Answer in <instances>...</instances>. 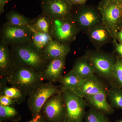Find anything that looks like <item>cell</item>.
<instances>
[{
  "label": "cell",
  "mask_w": 122,
  "mask_h": 122,
  "mask_svg": "<svg viewBox=\"0 0 122 122\" xmlns=\"http://www.w3.org/2000/svg\"><path fill=\"white\" fill-rule=\"evenodd\" d=\"M83 122H110L106 115L91 108L86 112Z\"/></svg>",
  "instance_id": "484cf974"
},
{
  "label": "cell",
  "mask_w": 122,
  "mask_h": 122,
  "mask_svg": "<svg viewBox=\"0 0 122 122\" xmlns=\"http://www.w3.org/2000/svg\"><path fill=\"white\" fill-rule=\"evenodd\" d=\"M16 103L11 98L3 95L0 94V105L7 106H12Z\"/></svg>",
  "instance_id": "83f0119b"
},
{
  "label": "cell",
  "mask_w": 122,
  "mask_h": 122,
  "mask_svg": "<svg viewBox=\"0 0 122 122\" xmlns=\"http://www.w3.org/2000/svg\"><path fill=\"white\" fill-rule=\"evenodd\" d=\"M5 78L7 84L18 88L26 96H29L44 81L41 73L23 66H17Z\"/></svg>",
  "instance_id": "7a4b0ae2"
},
{
  "label": "cell",
  "mask_w": 122,
  "mask_h": 122,
  "mask_svg": "<svg viewBox=\"0 0 122 122\" xmlns=\"http://www.w3.org/2000/svg\"><path fill=\"white\" fill-rule=\"evenodd\" d=\"M115 46L116 52L118 54L119 56L122 58V43H118L117 40L113 41Z\"/></svg>",
  "instance_id": "f546056e"
},
{
  "label": "cell",
  "mask_w": 122,
  "mask_h": 122,
  "mask_svg": "<svg viewBox=\"0 0 122 122\" xmlns=\"http://www.w3.org/2000/svg\"><path fill=\"white\" fill-rule=\"evenodd\" d=\"M65 104V122H83L88 106L85 98L71 90H61Z\"/></svg>",
  "instance_id": "277c9868"
},
{
  "label": "cell",
  "mask_w": 122,
  "mask_h": 122,
  "mask_svg": "<svg viewBox=\"0 0 122 122\" xmlns=\"http://www.w3.org/2000/svg\"><path fill=\"white\" fill-rule=\"evenodd\" d=\"M107 95L110 104L114 108L122 110V89L113 85L107 90Z\"/></svg>",
  "instance_id": "cb8c5ba5"
},
{
  "label": "cell",
  "mask_w": 122,
  "mask_h": 122,
  "mask_svg": "<svg viewBox=\"0 0 122 122\" xmlns=\"http://www.w3.org/2000/svg\"><path fill=\"white\" fill-rule=\"evenodd\" d=\"M27 122H47L41 113L33 116L31 120Z\"/></svg>",
  "instance_id": "f1b7e54d"
},
{
  "label": "cell",
  "mask_w": 122,
  "mask_h": 122,
  "mask_svg": "<svg viewBox=\"0 0 122 122\" xmlns=\"http://www.w3.org/2000/svg\"><path fill=\"white\" fill-rule=\"evenodd\" d=\"M70 51L69 45L53 39L44 49L42 52L47 59L50 61L55 58L66 56Z\"/></svg>",
  "instance_id": "e0dca14e"
},
{
  "label": "cell",
  "mask_w": 122,
  "mask_h": 122,
  "mask_svg": "<svg viewBox=\"0 0 122 122\" xmlns=\"http://www.w3.org/2000/svg\"><path fill=\"white\" fill-rule=\"evenodd\" d=\"M73 20L79 31L85 32L102 22L98 8L91 6H82L73 16Z\"/></svg>",
  "instance_id": "30bf717a"
},
{
  "label": "cell",
  "mask_w": 122,
  "mask_h": 122,
  "mask_svg": "<svg viewBox=\"0 0 122 122\" xmlns=\"http://www.w3.org/2000/svg\"><path fill=\"white\" fill-rule=\"evenodd\" d=\"M1 36V41L10 45L30 41L31 32L28 26H16L7 22L2 26Z\"/></svg>",
  "instance_id": "8fae6325"
},
{
  "label": "cell",
  "mask_w": 122,
  "mask_h": 122,
  "mask_svg": "<svg viewBox=\"0 0 122 122\" xmlns=\"http://www.w3.org/2000/svg\"><path fill=\"white\" fill-rule=\"evenodd\" d=\"M11 0H0V14H2L4 11L5 5Z\"/></svg>",
  "instance_id": "4dcf8cb0"
},
{
  "label": "cell",
  "mask_w": 122,
  "mask_h": 122,
  "mask_svg": "<svg viewBox=\"0 0 122 122\" xmlns=\"http://www.w3.org/2000/svg\"><path fill=\"white\" fill-rule=\"evenodd\" d=\"M72 70L82 79L93 76L95 73L85 55L76 60Z\"/></svg>",
  "instance_id": "d6986e66"
},
{
  "label": "cell",
  "mask_w": 122,
  "mask_h": 122,
  "mask_svg": "<svg viewBox=\"0 0 122 122\" xmlns=\"http://www.w3.org/2000/svg\"><path fill=\"white\" fill-rule=\"evenodd\" d=\"M79 31L73 19L53 20L51 35L54 40L69 45Z\"/></svg>",
  "instance_id": "9c48e42d"
},
{
  "label": "cell",
  "mask_w": 122,
  "mask_h": 122,
  "mask_svg": "<svg viewBox=\"0 0 122 122\" xmlns=\"http://www.w3.org/2000/svg\"><path fill=\"white\" fill-rule=\"evenodd\" d=\"M16 67L9 46L1 41L0 44V76L5 77Z\"/></svg>",
  "instance_id": "9a60e30c"
},
{
  "label": "cell",
  "mask_w": 122,
  "mask_h": 122,
  "mask_svg": "<svg viewBox=\"0 0 122 122\" xmlns=\"http://www.w3.org/2000/svg\"><path fill=\"white\" fill-rule=\"evenodd\" d=\"M85 56L95 73L113 81V71L116 58L113 55L97 50L88 51Z\"/></svg>",
  "instance_id": "5b68a950"
},
{
  "label": "cell",
  "mask_w": 122,
  "mask_h": 122,
  "mask_svg": "<svg viewBox=\"0 0 122 122\" xmlns=\"http://www.w3.org/2000/svg\"><path fill=\"white\" fill-rule=\"evenodd\" d=\"M66 56L61 57L52 59L42 73L44 81L53 83L59 82L65 65Z\"/></svg>",
  "instance_id": "7c38bea8"
},
{
  "label": "cell",
  "mask_w": 122,
  "mask_h": 122,
  "mask_svg": "<svg viewBox=\"0 0 122 122\" xmlns=\"http://www.w3.org/2000/svg\"><path fill=\"white\" fill-rule=\"evenodd\" d=\"M97 8L102 22L113 41L117 40L116 34L122 20V2L117 0H101Z\"/></svg>",
  "instance_id": "3957f363"
},
{
  "label": "cell",
  "mask_w": 122,
  "mask_h": 122,
  "mask_svg": "<svg viewBox=\"0 0 122 122\" xmlns=\"http://www.w3.org/2000/svg\"><path fill=\"white\" fill-rule=\"evenodd\" d=\"M40 113L47 122H62L64 121L66 108L61 89L46 101Z\"/></svg>",
  "instance_id": "52a82bcc"
},
{
  "label": "cell",
  "mask_w": 122,
  "mask_h": 122,
  "mask_svg": "<svg viewBox=\"0 0 122 122\" xmlns=\"http://www.w3.org/2000/svg\"><path fill=\"white\" fill-rule=\"evenodd\" d=\"M122 30V20L121 23H120V25H119V30Z\"/></svg>",
  "instance_id": "836d02e7"
},
{
  "label": "cell",
  "mask_w": 122,
  "mask_h": 122,
  "mask_svg": "<svg viewBox=\"0 0 122 122\" xmlns=\"http://www.w3.org/2000/svg\"><path fill=\"white\" fill-rule=\"evenodd\" d=\"M73 5L69 0H41V2L43 12L53 20L73 19Z\"/></svg>",
  "instance_id": "ba28073f"
},
{
  "label": "cell",
  "mask_w": 122,
  "mask_h": 122,
  "mask_svg": "<svg viewBox=\"0 0 122 122\" xmlns=\"http://www.w3.org/2000/svg\"><path fill=\"white\" fill-rule=\"evenodd\" d=\"M7 22L13 25L28 26L32 20L15 11H11L7 14Z\"/></svg>",
  "instance_id": "d4e9b609"
},
{
  "label": "cell",
  "mask_w": 122,
  "mask_h": 122,
  "mask_svg": "<svg viewBox=\"0 0 122 122\" xmlns=\"http://www.w3.org/2000/svg\"><path fill=\"white\" fill-rule=\"evenodd\" d=\"M21 119V116L12 106H5L0 105V122L9 121L18 122Z\"/></svg>",
  "instance_id": "603a6c76"
},
{
  "label": "cell",
  "mask_w": 122,
  "mask_h": 122,
  "mask_svg": "<svg viewBox=\"0 0 122 122\" xmlns=\"http://www.w3.org/2000/svg\"><path fill=\"white\" fill-rule=\"evenodd\" d=\"M60 87L51 82H42L29 96L27 103L33 116L41 112L44 104L50 98L59 92Z\"/></svg>",
  "instance_id": "8992f818"
},
{
  "label": "cell",
  "mask_w": 122,
  "mask_h": 122,
  "mask_svg": "<svg viewBox=\"0 0 122 122\" xmlns=\"http://www.w3.org/2000/svg\"><path fill=\"white\" fill-rule=\"evenodd\" d=\"M9 46L16 66H25L42 74L50 61L30 41Z\"/></svg>",
  "instance_id": "6da1fadb"
},
{
  "label": "cell",
  "mask_w": 122,
  "mask_h": 122,
  "mask_svg": "<svg viewBox=\"0 0 122 122\" xmlns=\"http://www.w3.org/2000/svg\"><path fill=\"white\" fill-rule=\"evenodd\" d=\"M90 41L97 50L109 43L112 39L111 36L103 22L86 31Z\"/></svg>",
  "instance_id": "4fadbf2b"
},
{
  "label": "cell",
  "mask_w": 122,
  "mask_h": 122,
  "mask_svg": "<svg viewBox=\"0 0 122 122\" xmlns=\"http://www.w3.org/2000/svg\"><path fill=\"white\" fill-rule=\"evenodd\" d=\"M83 79L72 70L62 75L59 81L61 90H71L75 91L81 85Z\"/></svg>",
  "instance_id": "7402d4cb"
},
{
  "label": "cell",
  "mask_w": 122,
  "mask_h": 122,
  "mask_svg": "<svg viewBox=\"0 0 122 122\" xmlns=\"http://www.w3.org/2000/svg\"><path fill=\"white\" fill-rule=\"evenodd\" d=\"M113 82L122 89V58L117 56L113 73Z\"/></svg>",
  "instance_id": "4316f807"
},
{
  "label": "cell",
  "mask_w": 122,
  "mask_h": 122,
  "mask_svg": "<svg viewBox=\"0 0 122 122\" xmlns=\"http://www.w3.org/2000/svg\"><path fill=\"white\" fill-rule=\"evenodd\" d=\"M116 39L119 41L120 43H122V30H119L117 32Z\"/></svg>",
  "instance_id": "d6a6232c"
},
{
  "label": "cell",
  "mask_w": 122,
  "mask_h": 122,
  "mask_svg": "<svg viewBox=\"0 0 122 122\" xmlns=\"http://www.w3.org/2000/svg\"><path fill=\"white\" fill-rule=\"evenodd\" d=\"M64 122V121H63V122Z\"/></svg>",
  "instance_id": "8d00e7d4"
},
{
  "label": "cell",
  "mask_w": 122,
  "mask_h": 122,
  "mask_svg": "<svg viewBox=\"0 0 122 122\" xmlns=\"http://www.w3.org/2000/svg\"><path fill=\"white\" fill-rule=\"evenodd\" d=\"M115 122H122V119L116 120Z\"/></svg>",
  "instance_id": "e575fe53"
},
{
  "label": "cell",
  "mask_w": 122,
  "mask_h": 122,
  "mask_svg": "<svg viewBox=\"0 0 122 122\" xmlns=\"http://www.w3.org/2000/svg\"><path fill=\"white\" fill-rule=\"evenodd\" d=\"M107 90L103 91L85 98L91 108L105 115L111 114L114 112V108L107 101Z\"/></svg>",
  "instance_id": "2e32d148"
},
{
  "label": "cell",
  "mask_w": 122,
  "mask_h": 122,
  "mask_svg": "<svg viewBox=\"0 0 122 122\" xmlns=\"http://www.w3.org/2000/svg\"><path fill=\"white\" fill-rule=\"evenodd\" d=\"M117 0L119 1H120V2H122V0Z\"/></svg>",
  "instance_id": "d590c367"
},
{
  "label": "cell",
  "mask_w": 122,
  "mask_h": 122,
  "mask_svg": "<svg viewBox=\"0 0 122 122\" xmlns=\"http://www.w3.org/2000/svg\"><path fill=\"white\" fill-rule=\"evenodd\" d=\"M31 32V41L33 45L41 52L53 40L52 36L49 34L36 30L30 25H28Z\"/></svg>",
  "instance_id": "ffe728a7"
},
{
  "label": "cell",
  "mask_w": 122,
  "mask_h": 122,
  "mask_svg": "<svg viewBox=\"0 0 122 122\" xmlns=\"http://www.w3.org/2000/svg\"><path fill=\"white\" fill-rule=\"evenodd\" d=\"M7 84L5 78H0V94L8 96L19 105L24 102L26 96L18 88L13 86H7Z\"/></svg>",
  "instance_id": "ac0fdd59"
},
{
  "label": "cell",
  "mask_w": 122,
  "mask_h": 122,
  "mask_svg": "<svg viewBox=\"0 0 122 122\" xmlns=\"http://www.w3.org/2000/svg\"><path fill=\"white\" fill-rule=\"evenodd\" d=\"M73 5H83L87 0H69Z\"/></svg>",
  "instance_id": "1f68e13d"
},
{
  "label": "cell",
  "mask_w": 122,
  "mask_h": 122,
  "mask_svg": "<svg viewBox=\"0 0 122 122\" xmlns=\"http://www.w3.org/2000/svg\"><path fill=\"white\" fill-rule=\"evenodd\" d=\"M105 90V85L94 75L83 79L81 85L74 91L85 98Z\"/></svg>",
  "instance_id": "5bb4252c"
},
{
  "label": "cell",
  "mask_w": 122,
  "mask_h": 122,
  "mask_svg": "<svg viewBox=\"0 0 122 122\" xmlns=\"http://www.w3.org/2000/svg\"><path fill=\"white\" fill-rule=\"evenodd\" d=\"M53 21L51 18L43 12L36 18L32 20L30 25L37 31L51 35Z\"/></svg>",
  "instance_id": "44dd1931"
}]
</instances>
